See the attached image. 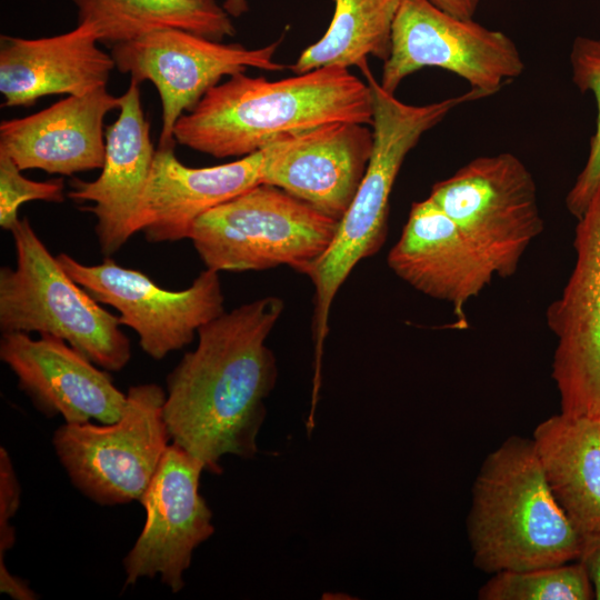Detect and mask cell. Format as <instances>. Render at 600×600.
Wrapping results in <instances>:
<instances>
[{
	"label": "cell",
	"mask_w": 600,
	"mask_h": 600,
	"mask_svg": "<svg viewBox=\"0 0 600 600\" xmlns=\"http://www.w3.org/2000/svg\"><path fill=\"white\" fill-rule=\"evenodd\" d=\"M283 311L277 297L253 300L198 330V344L167 377L163 418L172 442L220 473L226 454L253 458L276 361L266 341Z\"/></svg>",
	"instance_id": "cell-1"
},
{
	"label": "cell",
	"mask_w": 600,
	"mask_h": 600,
	"mask_svg": "<svg viewBox=\"0 0 600 600\" xmlns=\"http://www.w3.org/2000/svg\"><path fill=\"white\" fill-rule=\"evenodd\" d=\"M372 121L371 87L349 69L323 67L277 81L239 72L178 119L173 139L214 158H242L326 124Z\"/></svg>",
	"instance_id": "cell-2"
},
{
	"label": "cell",
	"mask_w": 600,
	"mask_h": 600,
	"mask_svg": "<svg viewBox=\"0 0 600 600\" xmlns=\"http://www.w3.org/2000/svg\"><path fill=\"white\" fill-rule=\"evenodd\" d=\"M467 530L474 566L492 574L578 560L584 542L554 499L532 440L518 436L482 462Z\"/></svg>",
	"instance_id": "cell-3"
},
{
	"label": "cell",
	"mask_w": 600,
	"mask_h": 600,
	"mask_svg": "<svg viewBox=\"0 0 600 600\" xmlns=\"http://www.w3.org/2000/svg\"><path fill=\"white\" fill-rule=\"evenodd\" d=\"M373 94V148L364 176L329 248L308 273L314 286V376H320L323 342L333 299L356 264L373 256L387 236L389 199L407 154L421 137L458 106L482 99L477 90L413 106L381 88L369 68L362 70Z\"/></svg>",
	"instance_id": "cell-4"
},
{
	"label": "cell",
	"mask_w": 600,
	"mask_h": 600,
	"mask_svg": "<svg viewBox=\"0 0 600 600\" xmlns=\"http://www.w3.org/2000/svg\"><path fill=\"white\" fill-rule=\"evenodd\" d=\"M11 233L17 264L0 269L1 331L52 334L98 367L122 370L131 359V343L119 318L64 271L27 217Z\"/></svg>",
	"instance_id": "cell-5"
},
{
	"label": "cell",
	"mask_w": 600,
	"mask_h": 600,
	"mask_svg": "<svg viewBox=\"0 0 600 600\" xmlns=\"http://www.w3.org/2000/svg\"><path fill=\"white\" fill-rule=\"evenodd\" d=\"M338 224L281 189L259 184L203 213L189 239L210 270L286 264L308 274L331 244Z\"/></svg>",
	"instance_id": "cell-6"
},
{
	"label": "cell",
	"mask_w": 600,
	"mask_h": 600,
	"mask_svg": "<svg viewBox=\"0 0 600 600\" xmlns=\"http://www.w3.org/2000/svg\"><path fill=\"white\" fill-rule=\"evenodd\" d=\"M166 391L132 386L112 423H66L52 444L72 484L101 506L141 501L171 440L163 418Z\"/></svg>",
	"instance_id": "cell-7"
},
{
	"label": "cell",
	"mask_w": 600,
	"mask_h": 600,
	"mask_svg": "<svg viewBox=\"0 0 600 600\" xmlns=\"http://www.w3.org/2000/svg\"><path fill=\"white\" fill-rule=\"evenodd\" d=\"M429 198L501 278L517 272L544 229L533 176L510 152L472 159L434 183Z\"/></svg>",
	"instance_id": "cell-8"
},
{
	"label": "cell",
	"mask_w": 600,
	"mask_h": 600,
	"mask_svg": "<svg viewBox=\"0 0 600 600\" xmlns=\"http://www.w3.org/2000/svg\"><path fill=\"white\" fill-rule=\"evenodd\" d=\"M430 67L454 73L486 98L520 77L524 62L506 33L453 17L428 0H401L379 84L394 93L407 77Z\"/></svg>",
	"instance_id": "cell-9"
},
{
	"label": "cell",
	"mask_w": 600,
	"mask_h": 600,
	"mask_svg": "<svg viewBox=\"0 0 600 600\" xmlns=\"http://www.w3.org/2000/svg\"><path fill=\"white\" fill-rule=\"evenodd\" d=\"M279 43L250 49L181 29L162 28L112 46L110 53L118 71L139 84L150 81L158 90L162 107L158 148H164L174 147L178 119L192 110L223 77L249 68L283 70L284 66L274 61Z\"/></svg>",
	"instance_id": "cell-10"
},
{
	"label": "cell",
	"mask_w": 600,
	"mask_h": 600,
	"mask_svg": "<svg viewBox=\"0 0 600 600\" xmlns=\"http://www.w3.org/2000/svg\"><path fill=\"white\" fill-rule=\"evenodd\" d=\"M57 259L98 302L120 313V323L138 334L141 349L154 360L191 343L200 327L224 312L221 282L214 270L206 269L190 287L172 291L110 257L92 266L67 253Z\"/></svg>",
	"instance_id": "cell-11"
},
{
	"label": "cell",
	"mask_w": 600,
	"mask_h": 600,
	"mask_svg": "<svg viewBox=\"0 0 600 600\" xmlns=\"http://www.w3.org/2000/svg\"><path fill=\"white\" fill-rule=\"evenodd\" d=\"M577 220L576 262L547 311L557 340L552 378L561 413L600 419V186Z\"/></svg>",
	"instance_id": "cell-12"
},
{
	"label": "cell",
	"mask_w": 600,
	"mask_h": 600,
	"mask_svg": "<svg viewBox=\"0 0 600 600\" xmlns=\"http://www.w3.org/2000/svg\"><path fill=\"white\" fill-rule=\"evenodd\" d=\"M203 470L179 444L168 446L140 501L146 522L123 558L126 586L159 574L172 593L183 589L193 551L214 532L211 509L199 492Z\"/></svg>",
	"instance_id": "cell-13"
},
{
	"label": "cell",
	"mask_w": 600,
	"mask_h": 600,
	"mask_svg": "<svg viewBox=\"0 0 600 600\" xmlns=\"http://www.w3.org/2000/svg\"><path fill=\"white\" fill-rule=\"evenodd\" d=\"M371 126L337 122L287 136L261 150V184L341 220L367 170Z\"/></svg>",
	"instance_id": "cell-14"
},
{
	"label": "cell",
	"mask_w": 600,
	"mask_h": 600,
	"mask_svg": "<svg viewBox=\"0 0 600 600\" xmlns=\"http://www.w3.org/2000/svg\"><path fill=\"white\" fill-rule=\"evenodd\" d=\"M0 359L17 376L19 389L49 419L61 416L66 423H112L123 413L127 394L109 372L62 338L2 332Z\"/></svg>",
	"instance_id": "cell-15"
},
{
	"label": "cell",
	"mask_w": 600,
	"mask_h": 600,
	"mask_svg": "<svg viewBox=\"0 0 600 600\" xmlns=\"http://www.w3.org/2000/svg\"><path fill=\"white\" fill-rule=\"evenodd\" d=\"M118 110L116 121L106 127L100 176L92 181L73 179L67 193L74 202L93 203L82 210L97 218L94 231L106 257L141 230L142 202L157 151L139 83L130 80Z\"/></svg>",
	"instance_id": "cell-16"
},
{
	"label": "cell",
	"mask_w": 600,
	"mask_h": 600,
	"mask_svg": "<svg viewBox=\"0 0 600 600\" xmlns=\"http://www.w3.org/2000/svg\"><path fill=\"white\" fill-rule=\"evenodd\" d=\"M388 266L418 291L452 306L459 328L468 327L464 306L494 276L456 223L428 197L414 202Z\"/></svg>",
	"instance_id": "cell-17"
},
{
	"label": "cell",
	"mask_w": 600,
	"mask_h": 600,
	"mask_svg": "<svg viewBox=\"0 0 600 600\" xmlns=\"http://www.w3.org/2000/svg\"><path fill=\"white\" fill-rule=\"evenodd\" d=\"M121 104L107 87L68 96L50 107L0 123V151L18 168L72 176L101 169L106 154L104 118Z\"/></svg>",
	"instance_id": "cell-18"
},
{
	"label": "cell",
	"mask_w": 600,
	"mask_h": 600,
	"mask_svg": "<svg viewBox=\"0 0 600 600\" xmlns=\"http://www.w3.org/2000/svg\"><path fill=\"white\" fill-rule=\"evenodd\" d=\"M99 43L88 23L37 39L1 36L2 107H30L46 96H82L107 87L116 63Z\"/></svg>",
	"instance_id": "cell-19"
},
{
	"label": "cell",
	"mask_w": 600,
	"mask_h": 600,
	"mask_svg": "<svg viewBox=\"0 0 600 600\" xmlns=\"http://www.w3.org/2000/svg\"><path fill=\"white\" fill-rule=\"evenodd\" d=\"M261 150L206 168L179 161L174 147L158 148L141 211V232L149 242L189 239L198 218L261 184Z\"/></svg>",
	"instance_id": "cell-20"
},
{
	"label": "cell",
	"mask_w": 600,
	"mask_h": 600,
	"mask_svg": "<svg viewBox=\"0 0 600 600\" xmlns=\"http://www.w3.org/2000/svg\"><path fill=\"white\" fill-rule=\"evenodd\" d=\"M532 442L569 520L583 536L600 533V419L549 417L534 429Z\"/></svg>",
	"instance_id": "cell-21"
},
{
	"label": "cell",
	"mask_w": 600,
	"mask_h": 600,
	"mask_svg": "<svg viewBox=\"0 0 600 600\" xmlns=\"http://www.w3.org/2000/svg\"><path fill=\"white\" fill-rule=\"evenodd\" d=\"M78 23L91 24L109 47L147 32L176 28L221 41L236 28L216 0H71Z\"/></svg>",
	"instance_id": "cell-22"
},
{
	"label": "cell",
	"mask_w": 600,
	"mask_h": 600,
	"mask_svg": "<svg viewBox=\"0 0 600 600\" xmlns=\"http://www.w3.org/2000/svg\"><path fill=\"white\" fill-rule=\"evenodd\" d=\"M401 0H333L324 34L306 48L290 69L304 73L323 67H368L367 59H388L393 22Z\"/></svg>",
	"instance_id": "cell-23"
},
{
	"label": "cell",
	"mask_w": 600,
	"mask_h": 600,
	"mask_svg": "<svg viewBox=\"0 0 600 600\" xmlns=\"http://www.w3.org/2000/svg\"><path fill=\"white\" fill-rule=\"evenodd\" d=\"M480 600H589L594 598L583 564L504 570L493 573L479 590Z\"/></svg>",
	"instance_id": "cell-24"
},
{
	"label": "cell",
	"mask_w": 600,
	"mask_h": 600,
	"mask_svg": "<svg viewBox=\"0 0 600 600\" xmlns=\"http://www.w3.org/2000/svg\"><path fill=\"white\" fill-rule=\"evenodd\" d=\"M572 81L580 92H591L597 103L594 133L587 161L566 197L568 211L578 219L600 186V39L577 37L570 51Z\"/></svg>",
	"instance_id": "cell-25"
},
{
	"label": "cell",
	"mask_w": 600,
	"mask_h": 600,
	"mask_svg": "<svg viewBox=\"0 0 600 600\" xmlns=\"http://www.w3.org/2000/svg\"><path fill=\"white\" fill-rule=\"evenodd\" d=\"M66 199L62 178L34 181L26 178L14 161L0 151V226L11 231L19 222V208L29 201L61 203Z\"/></svg>",
	"instance_id": "cell-26"
},
{
	"label": "cell",
	"mask_w": 600,
	"mask_h": 600,
	"mask_svg": "<svg viewBox=\"0 0 600 600\" xmlns=\"http://www.w3.org/2000/svg\"><path fill=\"white\" fill-rule=\"evenodd\" d=\"M21 488L9 453L0 448V563L16 542V530L10 520L20 506Z\"/></svg>",
	"instance_id": "cell-27"
},
{
	"label": "cell",
	"mask_w": 600,
	"mask_h": 600,
	"mask_svg": "<svg viewBox=\"0 0 600 600\" xmlns=\"http://www.w3.org/2000/svg\"><path fill=\"white\" fill-rule=\"evenodd\" d=\"M578 560L588 573L594 598L600 600V533L584 536L583 548Z\"/></svg>",
	"instance_id": "cell-28"
},
{
	"label": "cell",
	"mask_w": 600,
	"mask_h": 600,
	"mask_svg": "<svg viewBox=\"0 0 600 600\" xmlns=\"http://www.w3.org/2000/svg\"><path fill=\"white\" fill-rule=\"evenodd\" d=\"M0 591L16 600H34L38 594L28 586V583L13 576L6 563L0 564Z\"/></svg>",
	"instance_id": "cell-29"
},
{
	"label": "cell",
	"mask_w": 600,
	"mask_h": 600,
	"mask_svg": "<svg viewBox=\"0 0 600 600\" xmlns=\"http://www.w3.org/2000/svg\"><path fill=\"white\" fill-rule=\"evenodd\" d=\"M442 11L459 19H472L480 0H428Z\"/></svg>",
	"instance_id": "cell-30"
},
{
	"label": "cell",
	"mask_w": 600,
	"mask_h": 600,
	"mask_svg": "<svg viewBox=\"0 0 600 600\" xmlns=\"http://www.w3.org/2000/svg\"><path fill=\"white\" fill-rule=\"evenodd\" d=\"M229 14L239 16L247 10L246 0H226L223 4Z\"/></svg>",
	"instance_id": "cell-31"
}]
</instances>
